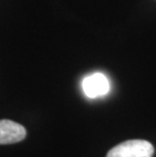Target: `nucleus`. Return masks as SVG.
Instances as JSON below:
<instances>
[{"label":"nucleus","instance_id":"1","mask_svg":"<svg viewBox=\"0 0 156 157\" xmlns=\"http://www.w3.org/2000/svg\"><path fill=\"white\" fill-rule=\"evenodd\" d=\"M154 148L146 140H128L115 146L108 152L107 157H152Z\"/></svg>","mask_w":156,"mask_h":157},{"label":"nucleus","instance_id":"2","mask_svg":"<svg viewBox=\"0 0 156 157\" xmlns=\"http://www.w3.org/2000/svg\"><path fill=\"white\" fill-rule=\"evenodd\" d=\"M82 89L84 94L89 98H96L108 94L111 84L108 77L102 73L96 72L88 75L82 81Z\"/></svg>","mask_w":156,"mask_h":157},{"label":"nucleus","instance_id":"3","mask_svg":"<svg viewBox=\"0 0 156 157\" xmlns=\"http://www.w3.org/2000/svg\"><path fill=\"white\" fill-rule=\"evenodd\" d=\"M26 137V130L21 124L10 120H0V145L14 144Z\"/></svg>","mask_w":156,"mask_h":157}]
</instances>
